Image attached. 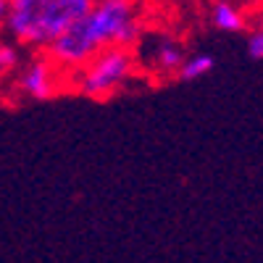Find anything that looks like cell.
Returning a JSON list of instances; mask_svg holds the SVG:
<instances>
[{"label": "cell", "mask_w": 263, "mask_h": 263, "mask_svg": "<svg viewBox=\"0 0 263 263\" xmlns=\"http://www.w3.org/2000/svg\"><path fill=\"white\" fill-rule=\"evenodd\" d=\"M140 37L142 24L135 0H95L87 16L71 24L45 53L66 74H71L95 58L103 48H137Z\"/></svg>", "instance_id": "1"}, {"label": "cell", "mask_w": 263, "mask_h": 263, "mask_svg": "<svg viewBox=\"0 0 263 263\" xmlns=\"http://www.w3.org/2000/svg\"><path fill=\"white\" fill-rule=\"evenodd\" d=\"M66 79H69V74L45 53V55H34L32 61L21 63V69L16 71V79H13V90L18 98L45 103L63 90Z\"/></svg>", "instance_id": "4"}, {"label": "cell", "mask_w": 263, "mask_h": 263, "mask_svg": "<svg viewBox=\"0 0 263 263\" xmlns=\"http://www.w3.org/2000/svg\"><path fill=\"white\" fill-rule=\"evenodd\" d=\"M140 66L135 48L111 45L103 48L95 58H90L82 69L71 71L66 79V87L79 92L87 100H108L119 90H124L126 82H132Z\"/></svg>", "instance_id": "3"}, {"label": "cell", "mask_w": 263, "mask_h": 263, "mask_svg": "<svg viewBox=\"0 0 263 263\" xmlns=\"http://www.w3.org/2000/svg\"><path fill=\"white\" fill-rule=\"evenodd\" d=\"M208 16H211V24L221 32H242L248 27L245 11L234 6L232 0H213Z\"/></svg>", "instance_id": "6"}, {"label": "cell", "mask_w": 263, "mask_h": 263, "mask_svg": "<svg viewBox=\"0 0 263 263\" xmlns=\"http://www.w3.org/2000/svg\"><path fill=\"white\" fill-rule=\"evenodd\" d=\"M21 69V45L18 42H3V48H0V71L3 77L8 79L13 71Z\"/></svg>", "instance_id": "8"}, {"label": "cell", "mask_w": 263, "mask_h": 263, "mask_svg": "<svg viewBox=\"0 0 263 263\" xmlns=\"http://www.w3.org/2000/svg\"><path fill=\"white\" fill-rule=\"evenodd\" d=\"M137 58H140V66H145L150 74L177 77L187 53H184V45L179 40H174L168 34H156V37H150L147 42L140 45Z\"/></svg>", "instance_id": "5"}, {"label": "cell", "mask_w": 263, "mask_h": 263, "mask_svg": "<svg viewBox=\"0 0 263 263\" xmlns=\"http://www.w3.org/2000/svg\"><path fill=\"white\" fill-rule=\"evenodd\" d=\"M213 66H216V58H213L211 53H192V55L184 58L177 79H179V82H195V79L211 74Z\"/></svg>", "instance_id": "7"}, {"label": "cell", "mask_w": 263, "mask_h": 263, "mask_svg": "<svg viewBox=\"0 0 263 263\" xmlns=\"http://www.w3.org/2000/svg\"><path fill=\"white\" fill-rule=\"evenodd\" d=\"M245 50L253 61H263V18L248 32V42H245Z\"/></svg>", "instance_id": "9"}, {"label": "cell", "mask_w": 263, "mask_h": 263, "mask_svg": "<svg viewBox=\"0 0 263 263\" xmlns=\"http://www.w3.org/2000/svg\"><path fill=\"white\" fill-rule=\"evenodd\" d=\"M95 0H0L3 27L27 50H48Z\"/></svg>", "instance_id": "2"}]
</instances>
